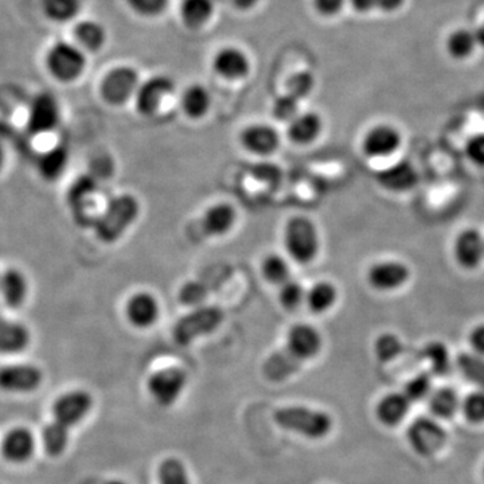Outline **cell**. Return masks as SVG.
<instances>
[{"label":"cell","mask_w":484,"mask_h":484,"mask_svg":"<svg viewBox=\"0 0 484 484\" xmlns=\"http://www.w3.org/2000/svg\"><path fill=\"white\" fill-rule=\"evenodd\" d=\"M322 348L319 331L306 323L292 326L287 334L286 346L272 354L262 366L264 377L270 383H283L299 372L301 365L315 358Z\"/></svg>","instance_id":"6da1fadb"},{"label":"cell","mask_w":484,"mask_h":484,"mask_svg":"<svg viewBox=\"0 0 484 484\" xmlns=\"http://www.w3.org/2000/svg\"><path fill=\"white\" fill-rule=\"evenodd\" d=\"M140 204L131 194H121L108 202L105 209L97 215L95 229L97 237L105 243H113L134 225L139 217Z\"/></svg>","instance_id":"7a4b0ae2"},{"label":"cell","mask_w":484,"mask_h":484,"mask_svg":"<svg viewBox=\"0 0 484 484\" xmlns=\"http://www.w3.org/2000/svg\"><path fill=\"white\" fill-rule=\"evenodd\" d=\"M279 427L308 439H323L333 430V419L326 412L307 406H284L273 413Z\"/></svg>","instance_id":"3957f363"},{"label":"cell","mask_w":484,"mask_h":484,"mask_svg":"<svg viewBox=\"0 0 484 484\" xmlns=\"http://www.w3.org/2000/svg\"><path fill=\"white\" fill-rule=\"evenodd\" d=\"M45 65L55 81L71 84L87 71V52L74 43L58 41L46 52Z\"/></svg>","instance_id":"277c9868"},{"label":"cell","mask_w":484,"mask_h":484,"mask_svg":"<svg viewBox=\"0 0 484 484\" xmlns=\"http://www.w3.org/2000/svg\"><path fill=\"white\" fill-rule=\"evenodd\" d=\"M284 245L290 259L298 264H309L319 253V234L317 226L306 217H293L284 231Z\"/></svg>","instance_id":"5b68a950"},{"label":"cell","mask_w":484,"mask_h":484,"mask_svg":"<svg viewBox=\"0 0 484 484\" xmlns=\"http://www.w3.org/2000/svg\"><path fill=\"white\" fill-rule=\"evenodd\" d=\"M93 405L95 400L88 390H69L52 403V420L71 431L90 416Z\"/></svg>","instance_id":"8992f818"},{"label":"cell","mask_w":484,"mask_h":484,"mask_svg":"<svg viewBox=\"0 0 484 484\" xmlns=\"http://www.w3.org/2000/svg\"><path fill=\"white\" fill-rule=\"evenodd\" d=\"M412 450L422 458H431L441 452L447 444V432L439 422L431 417H417L406 431Z\"/></svg>","instance_id":"52a82bcc"},{"label":"cell","mask_w":484,"mask_h":484,"mask_svg":"<svg viewBox=\"0 0 484 484\" xmlns=\"http://www.w3.org/2000/svg\"><path fill=\"white\" fill-rule=\"evenodd\" d=\"M187 385V375L179 367H166L152 373L147 380V392L163 408L174 405Z\"/></svg>","instance_id":"ba28073f"},{"label":"cell","mask_w":484,"mask_h":484,"mask_svg":"<svg viewBox=\"0 0 484 484\" xmlns=\"http://www.w3.org/2000/svg\"><path fill=\"white\" fill-rule=\"evenodd\" d=\"M99 189L97 179L92 176H80L71 185L68 194V204L74 221L82 228H93L95 214V195Z\"/></svg>","instance_id":"9c48e42d"},{"label":"cell","mask_w":484,"mask_h":484,"mask_svg":"<svg viewBox=\"0 0 484 484\" xmlns=\"http://www.w3.org/2000/svg\"><path fill=\"white\" fill-rule=\"evenodd\" d=\"M223 315L215 307H201L179 320L174 337L181 346H187L202 336L213 333L223 322Z\"/></svg>","instance_id":"30bf717a"},{"label":"cell","mask_w":484,"mask_h":484,"mask_svg":"<svg viewBox=\"0 0 484 484\" xmlns=\"http://www.w3.org/2000/svg\"><path fill=\"white\" fill-rule=\"evenodd\" d=\"M139 74L131 66H118L105 74L100 85V93L110 105H123L134 99L139 88Z\"/></svg>","instance_id":"8fae6325"},{"label":"cell","mask_w":484,"mask_h":484,"mask_svg":"<svg viewBox=\"0 0 484 484\" xmlns=\"http://www.w3.org/2000/svg\"><path fill=\"white\" fill-rule=\"evenodd\" d=\"M43 383V373L32 364L5 365L0 367V390L11 394H30Z\"/></svg>","instance_id":"7c38bea8"},{"label":"cell","mask_w":484,"mask_h":484,"mask_svg":"<svg viewBox=\"0 0 484 484\" xmlns=\"http://www.w3.org/2000/svg\"><path fill=\"white\" fill-rule=\"evenodd\" d=\"M61 120L60 104L50 93H41L33 100L27 116V129L32 134L43 135L54 131Z\"/></svg>","instance_id":"4fadbf2b"},{"label":"cell","mask_w":484,"mask_h":484,"mask_svg":"<svg viewBox=\"0 0 484 484\" xmlns=\"http://www.w3.org/2000/svg\"><path fill=\"white\" fill-rule=\"evenodd\" d=\"M37 448L34 433L26 427L11 428L0 442V453L10 464H26Z\"/></svg>","instance_id":"5bb4252c"},{"label":"cell","mask_w":484,"mask_h":484,"mask_svg":"<svg viewBox=\"0 0 484 484\" xmlns=\"http://www.w3.org/2000/svg\"><path fill=\"white\" fill-rule=\"evenodd\" d=\"M176 84L167 76H155L142 82L135 93L137 110L143 116H151L157 112L163 100L174 92Z\"/></svg>","instance_id":"9a60e30c"},{"label":"cell","mask_w":484,"mask_h":484,"mask_svg":"<svg viewBox=\"0 0 484 484\" xmlns=\"http://www.w3.org/2000/svg\"><path fill=\"white\" fill-rule=\"evenodd\" d=\"M411 270L400 261H381L373 265L367 273V280L373 289L387 292L403 287L409 280Z\"/></svg>","instance_id":"2e32d148"},{"label":"cell","mask_w":484,"mask_h":484,"mask_svg":"<svg viewBox=\"0 0 484 484\" xmlns=\"http://www.w3.org/2000/svg\"><path fill=\"white\" fill-rule=\"evenodd\" d=\"M160 307L152 293L138 292L126 304V317L139 330L152 327L159 318Z\"/></svg>","instance_id":"e0dca14e"},{"label":"cell","mask_w":484,"mask_h":484,"mask_svg":"<svg viewBox=\"0 0 484 484\" xmlns=\"http://www.w3.org/2000/svg\"><path fill=\"white\" fill-rule=\"evenodd\" d=\"M401 146V135L394 127H375L365 137L362 148L365 154L370 157H385L394 154Z\"/></svg>","instance_id":"ac0fdd59"},{"label":"cell","mask_w":484,"mask_h":484,"mask_svg":"<svg viewBox=\"0 0 484 484\" xmlns=\"http://www.w3.org/2000/svg\"><path fill=\"white\" fill-rule=\"evenodd\" d=\"M242 143L251 154L268 157L280 146V137L273 127L267 124H254L243 129Z\"/></svg>","instance_id":"d6986e66"},{"label":"cell","mask_w":484,"mask_h":484,"mask_svg":"<svg viewBox=\"0 0 484 484\" xmlns=\"http://www.w3.org/2000/svg\"><path fill=\"white\" fill-rule=\"evenodd\" d=\"M377 181L380 186L389 190V192H408L416 186L419 176L411 163L401 160V162L381 170L377 174Z\"/></svg>","instance_id":"ffe728a7"},{"label":"cell","mask_w":484,"mask_h":484,"mask_svg":"<svg viewBox=\"0 0 484 484\" xmlns=\"http://www.w3.org/2000/svg\"><path fill=\"white\" fill-rule=\"evenodd\" d=\"M484 254V242L482 234L475 229H467L459 234L455 242L456 261L466 268L474 270L482 261Z\"/></svg>","instance_id":"44dd1931"},{"label":"cell","mask_w":484,"mask_h":484,"mask_svg":"<svg viewBox=\"0 0 484 484\" xmlns=\"http://www.w3.org/2000/svg\"><path fill=\"white\" fill-rule=\"evenodd\" d=\"M237 213L229 204H213L202 218V231L206 236L221 237L228 234L236 223Z\"/></svg>","instance_id":"7402d4cb"},{"label":"cell","mask_w":484,"mask_h":484,"mask_svg":"<svg viewBox=\"0 0 484 484\" xmlns=\"http://www.w3.org/2000/svg\"><path fill=\"white\" fill-rule=\"evenodd\" d=\"M32 342L29 328L15 320L0 319V356L24 353Z\"/></svg>","instance_id":"603a6c76"},{"label":"cell","mask_w":484,"mask_h":484,"mask_svg":"<svg viewBox=\"0 0 484 484\" xmlns=\"http://www.w3.org/2000/svg\"><path fill=\"white\" fill-rule=\"evenodd\" d=\"M27 293H29V283L24 272L10 268L0 273V296L8 307L19 308L24 306Z\"/></svg>","instance_id":"cb8c5ba5"},{"label":"cell","mask_w":484,"mask_h":484,"mask_svg":"<svg viewBox=\"0 0 484 484\" xmlns=\"http://www.w3.org/2000/svg\"><path fill=\"white\" fill-rule=\"evenodd\" d=\"M213 66L223 79L240 80L248 74L249 60L242 50L225 48L215 54Z\"/></svg>","instance_id":"d4e9b609"},{"label":"cell","mask_w":484,"mask_h":484,"mask_svg":"<svg viewBox=\"0 0 484 484\" xmlns=\"http://www.w3.org/2000/svg\"><path fill=\"white\" fill-rule=\"evenodd\" d=\"M322 119L318 113H299L289 123V138L295 145H311L322 132Z\"/></svg>","instance_id":"484cf974"},{"label":"cell","mask_w":484,"mask_h":484,"mask_svg":"<svg viewBox=\"0 0 484 484\" xmlns=\"http://www.w3.org/2000/svg\"><path fill=\"white\" fill-rule=\"evenodd\" d=\"M411 403L403 393H389L377 403L378 422L385 427H397L408 414Z\"/></svg>","instance_id":"4316f807"},{"label":"cell","mask_w":484,"mask_h":484,"mask_svg":"<svg viewBox=\"0 0 484 484\" xmlns=\"http://www.w3.org/2000/svg\"><path fill=\"white\" fill-rule=\"evenodd\" d=\"M74 43L85 52H96L104 48L108 34L105 27L93 19H84L74 26Z\"/></svg>","instance_id":"83f0119b"},{"label":"cell","mask_w":484,"mask_h":484,"mask_svg":"<svg viewBox=\"0 0 484 484\" xmlns=\"http://www.w3.org/2000/svg\"><path fill=\"white\" fill-rule=\"evenodd\" d=\"M338 300V289L328 281L314 284L306 293V303L315 314H325L333 308Z\"/></svg>","instance_id":"f1b7e54d"},{"label":"cell","mask_w":484,"mask_h":484,"mask_svg":"<svg viewBox=\"0 0 484 484\" xmlns=\"http://www.w3.org/2000/svg\"><path fill=\"white\" fill-rule=\"evenodd\" d=\"M71 442V431L55 422H50L43 430V447L49 458H61Z\"/></svg>","instance_id":"f546056e"},{"label":"cell","mask_w":484,"mask_h":484,"mask_svg":"<svg viewBox=\"0 0 484 484\" xmlns=\"http://www.w3.org/2000/svg\"><path fill=\"white\" fill-rule=\"evenodd\" d=\"M41 8L46 19L52 24H69L79 16L81 11L80 0H43Z\"/></svg>","instance_id":"4dcf8cb0"},{"label":"cell","mask_w":484,"mask_h":484,"mask_svg":"<svg viewBox=\"0 0 484 484\" xmlns=\"http://www.w3.org/2000/svg\"><path fill=\"white\" fill-rule=\"evenodd\" d=\"M69 152L66 147L55 146L41 157L38 170L46 181H55L62 176L68 166Z\"/></svg>","instance_id":"1f68e13d"},{"label":"cell","mask_w":484,"mask_h":484,"mask_svg":"<svg viewBox=\"0 0 484 484\" xmlns=\"http://www.w3.org/2000/svg\"><path fill=\"white\" fill-rule=\"evenodd\" d=\"M182 109L189 118L201 119L209 112L212 96L202 85H192L182 95Z\"/></svg>","instance_id":"d6a6232c"},{"label":"cell","mask_w":484,"mask_h":484,"mask_svg":"<svg viewBox=\"0 0 484 484\" xmlns=\"http://www.w3.org/2000/svg\"><path fill=\"white\" fill-rule=\"evenodd\" d=\"M428 400H430L431 412L439 419H451L460 409V398L458 393L451 387H440L431 393Z\"/></svg>","instance_id":"836d02e7"},{"label":"cell","mask_w":484,"mask_h":484,"mask_svg":"<svg viewBox=\"0 0 484 484\" xmlns=\"http://www.w3.org/2000/svg\"><path fill=\"white\" fill-rule=\"evenodd\" d=\"M213 8V0H182L181 16L185 24L196 29L209 21Z\"/></svg>","instance_id":"e575fe53"},{"label":"cell","mask_w":484,"mask_h":484,"mask_svg":"<svg viewBox=\"0 0 484 484\" xmlns=\"http://www.w3.org/2000/svg\"><path fill=\"white\" fill-rule=\"evenodd\" d=\"M477 46L474 33L467 29H459L451 33L445 43L448 54L455 60H466L471 57Z\"/></svg>","instance_id":"d590c367"},{"label":"cell","mask_w":484,"mask_h":484,"mask_svg":"<svg viewBox=\"0 0 484 484\" xmlns=\"http://www.w3.org/2000/svg\"><path fill=\"white\" fill-rule=\"evenodd\" d=\"M419 356L428 361L432 375H444L450 372L451 359L447 346L441 342H431L422 347Z\"/></svg>","instance_id":"8d00e7d4"},{"label":"cell","mask_w":484,"mask_h":484,"mask_svg":"<svg viewBox=\"0 0 484 484\" xmlns=\"http://www.w3.org/2000/svg\"><path fill=\"white\" fill-rule=\"evenodd\" d=\"M459 370L470 383L484 390V356L478 354L461 353L456 359Z\"/></svg>","instance_id":"74e56055"},{"label":"cell","mask_w":484,"mask_h":484,"mask_svg":"<svg viewBox=\"0 0 484 484\" xmlns=\"http://www.w3.org/2000/svg\"><path fill=\"white\" fill-rule=\"evenodd\" d=\"M262 276L273 286H283L289 280V265L280 254H270L261 265Z\"/></svg>","instance_id":"f35d334b"},{"label":"cell","mask_w":484,"mask_h":484,"mask_svg":"<svg viewBox=\"0 0 484 484\" xmlns=\"http://www.w3.org/2000/svg\"><path fill=\"white\" fill-rule=\"evenodd\" d=\"M157 484H190L189 472L179 459H165L157 469Z\"/></svg>","instance_id":"ab89813d"},{"label":"cell","mask_w":484,"mask_h":484,"mask_svg":"<svg viewBox=\"0 0 484 484\" xmlns=\"http://www.w3.org/2000/svg\"><path fill=\"white\" fill-rule=\"evenodd\" d=\"M403 350H405V346L394 334H383L375 339V353L381 362L394 361L403 353Z\"/></svg>","instance_id":"60d3db41"},{"label":"cell","mask_w":484,"mask_h":484,"mask_svg":"<svg viewBox=\"0 0 484 484\" xmlns=\"http://www.w3.org/2000/svg\"><path fill=\"white\" fill-rule=\"evenodd\" d=\"M403 393L411 403H419L430 397L432 393V377L430 373L422 372L414 375L405 384Z\"/></svg>","instance_id":"b9f144b4"},{"label":"cell","mask_w":484,"mask_h":484,"mask_svg":"<svg viewBox=\"0 0 484 484\" xmlns=\"http://www.w3.org/2000/svg\"><path fill=\"white\" fill-rule=\"evenodd\" d=\"M461 412L470 424L479 425L484 422V390L470 393L460 403Z\"/></svg>","instance_id":"7bdbcfd3"},{"label":"cell","mask_w":484,"mask_h":484,"mask_svg":"<svg viewBox=\"0 0 484 484\" xmlns=\"http://www.w3.org/2000/svg\"><path fill=\"white\" fill-rule=\"evenodd\" d=\"M314 85L315 80L311 73L299 71V73L289 77V82H287V93L300 101L312 92Z\"/></svg>","instance_id":"ee69618b"},{"label":"cell","mask_w":484,"mask_h":484,"mask_svg":"<svg viewBox=\"0 0 484 484\" xmlns=\"http://www.w3.org/2000/svg\"><path fill=\"white\" fill-rule=\"evenodd\" d=\"M306 289L300 283L295 280L287 281L283 286H280V292H279V300L281 306L287 309H295L306 301Z\"/></svg>","instance_id":"f6af8a7d"},{"label":"cell","mask_w":484,"mask_h":484,"mask_svg":"<svg viewBox=\"0 0 484 484\" xmlns=\"http://www.w3.org/2000/svg\"><path fill=\"white\" fill-rule=\"evenodd\" d=\"M272 112L279 121L289 123L292 119L299 115V100L289 96V93L278 97L273 102Z\"/></svg>","instance_id":"bcb514c9"},{"label":"cell","mask_w":484,"mask_h":484,"mask_svg":"<svg viewBox=\"0 0 484 484\" xmlns=\"http://www.w3.org/2000/svg\"><path fill=\"white\" fill-rule=\"evenodd\" d=\"M128 7L138 15L151 16L159 15L167 7L168 0H126Z\"/></svg>","instance_id":"7dc6e473"},{"label":"cell","mask_w":484,"mask_h":484,"mask_svg":"<svg viewBox=\"0 0 484 484\" xmlns=\"http://www.w3.org/2000/svg\"><path fill=\"white\" fill-rule=\"evenodd\" d=\"M204 298H206V290L198 283L186 284L179 292L181 303L186 306H198Z\"/></svg>","instance_id":"c3c4849f"},{"label":"cell","mask_w":484,"mask_h":484,"mask_svg":"<svg viewBox=\"0 0 484 484\" xmlns=\"http://www.w3.org/2000/svg\"><path fill=\"white\" fill-rule=\"evenodd\" d=\"M470 159L478 166H484V135L472 138L466 147Z\"/></svg>","instance_id":"681fc988"},{"label":"cell","mask_w":484,"mask_h":484,"mask_svg":"<svg viewBox=\"0 0 484 484\" xmlns=\"http://www.w3.org/2000/svg\"><path fill=\"white\" fill-rule=\"evenodd\" d=\"M346 0H314L318 13L326 16H333L338 14Z\"/></svg>","instance_id":"f907efd6"},{"label":"cell","mask_w":484,"mask_h":484,"mask_svg":"<svg viewBox=\"0 0 484 484\" xmlns=\"http://www.w3.org/2000/svg\"><path fill=\"white\" fill-rule=\"evenodd\" d=\"M470 345L478 356H484V325L478 326L470 334Z\"/></svg>","instance_id":"816d5d0a"},{"label":"cell","mask_w":484,"mask_h":484,"mask_svg":"<svg viewBox=\"0 0 484 484\" xmlns=\"http://www.w3.org/2000/svg\"><path fill=\"white\" fill-rule=\"evenodd\" d=\"M354 10L358 13H370V11L377 10V0H350Z\"/></svg>","instance_id":"f5cc1de1"},{"label":"cell","mask_w":484,"mask_h":484,"mask_svg":"<svg viewBox=\"0 0 484 484\" xmlns=\"http://www.w3.org/2000/svg\"><path fill=\"white\" fill-rule=\"evenodd\" d=\"M405 0H377V10L384 11V13H393L398 8L403 7Z\"/></svg>","instance_id":"db71d44e"},{"label":"cell","mask_w":484,"mask_h":484,"mask_svg":"<svg viewBox=\"0 0 484 484\" xmlns=\"http://www.w3.org/2000/svg\"><path fill=\"white\" fill-rule=\"evenodd\" d=\"M477 45L484 49V24L478 27L477 32H474Z\"/></svg>","instance_id":"11a10c76"},{"label":"cell","mask_w":484,"mask_h":484,"mask_svg":"<svg viewBox=\"0 0 484 484\" xmlns=\"http://www.w3.org/2000/svg\"><path fill=\"white\" fill-rule=\"evenodd\" d=\"M234 5H237V7L242 8V10H246V8L253 7L254 5H256L259 0H233Z\"/></svg>","instance_id":"9f6ffc18"},{"label":"cell","mask_w":484,"mask_h":484,"mask_svg":"<svg viewBox=\"0 0 484 484\" xmlns=\"http://www.w3.org/2000/svg\"><path fill=\"white\" fill-rule=\"evenodd\" d=\"M3 165H5V151H3L2 146H0V170H2Z\"/></svg>","instance_id":"6f0895ef"},{"label":"cell","mask_w":484,"mask_h":484,"mask_svg":"<svg viewBox=\"0 0 484 484\" xmlns=\"http://www.w3.org/2000/svg\"><path fill=\"white\" fill-rule=\"evenodd\" d=\"M105 484H127V483L123 482V480L112 479V480H108V482Z\"/></svg>","instance_id":"680465c9"},{"label":"cell","mask_w":484,"mask_h":484,"mask_svg":"<svg viewBox=\"0 0 484 484\" xmlns=\"http://www.w3.org/2000/svg\"><path fill=\"white\" fill-rule=\"evenodd\" d=\"M483 479H484V469H483Z\"/></svg>","instance_id":"91938a15"},{"label":"cell","mask_w":484,"mask_h":484,"mask_svg":"<svg viewBox=\"0 0 484 484\" xmlns=\"http://www.w3.org/2000/svg\"><path fill=\"white\" fill-rule=\"evenodd\" d=\"M0 484H2V483H0Z\"/></svg>","instance_id":"94428289"}]
</instances>
